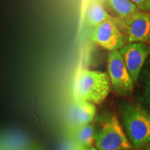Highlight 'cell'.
Wrapping results in <instances>:
<instances>
[{
  "label": "cell",
  "instance_id": "30bf717a",
  "mask_svg": "<svg viewBox=\"0 0 150 150\" xmlns=\"http://www.w3.org/2000/svg\"><path fill=\"white\" fill-rule=\"evenodd\" d=\"M112 18L99 0H92L86 14V21L89 26L95 28L99 24Z\"/></svg>",
  "mask_w": 150,
  "mask_h": 150
},
{
  "label": "cell",
  "instance_id": "ac0fdd59",
  "mask_svg": "<svg viewBox=\"0 0 150 150\" xmlns=\"http://www.w3.org/2000/svg\"><path fill=\"white\" fill-rule=\"evenodd\" d=\"M2 150H6V149H4V148H3V149Z\"/></svg>",
  "mask_w": 150,
  "mask_h": 150
},
{
  "label": "cell",
  "instance_id": "ba28073f",
  "mask_svg": "<svg viewBox=\"0 0 150 150\" xmlns=\"http://www.w3.org/2000/svg\"><path fill=\"white\" fill-rule=\"evenodd\" d=\"M96 111V106L93 103L84 101L74 102L69 112L70 129L88 125L93 120Z\"/></svg>",
  "mask_w": 150,
  "mask_h": 150
},
{
  "label": "cell",
  "instance_id": "3957f363",
  "mask_svg": "<svg viewBox=\"0 0 150 150\" xmlns=\"http://www.w3.org/2000/svg\"><path fill=\"white\" fill-rule=\"evenodd\" d=\"M95 145L98 150H131L132 145L116 116L105 117L99 130L95 133Z\"/></svg>",
  "mask_w": 150,
  "mask_h": 150
},
{
  "label": "cell",
  "instance_id": "9a60e30c",
  "mask_svg": "<svg viewBox=\"0 0 150 150\" xmlns=\"http://www.w3.org/2000/svg\"><path fill=\"white\" fill-rule=\"evenodd\" d=\"M2 149H3V146H2V144H1V140H0V150H2Z\"/></svg>",
  "mask_w": 150,
  "mask_h": 150
},
{
  "label": "cell",
  "instance_id": "277c9868",
  "mask_svg": "<svg viewBox=\"0 0 150 150\" xmlns=\"http://www.w3.org/2000/svg\"><path fill=\"white\" fill-rule=\"evenodd\" d=\"M128 42H149L150 33V13L138 11L125 19H115Z\"/></svg>",
  "mask_w": 150,
  "mask_h": 150
},
{
  "label": "cell",
  "instance_id": "7a4b0ae2",
  "mask_svg": "<svg viewBox=\"0 0 150 150\" xmlns=\"http://www.w3.org/2000/svg\"><path fill=\"white\" fill-rule=\"evenodd\" d=\"M123 124L131 144L139 149L150 142V112L139 106L127 105L122 112Z\"/></svg>",
  "mask_w": 150,
  "mask_h": 150
},
{
  "label": "cell",
  "instance_id": "8fae6325",
  "mask_svg": "<svg viewBox=\"0 0 150 150\" xmlns=\"http://www.w3.org/2000/svg\"><path fill=\"white\" fill-rule=\"evenodd\" d=\"M105 1L119 19L128 18L139 11L130 0H105Z\"/></svg>",
  "mask_w": 150,
  "mask_h": 150
},
{
  "label": "cell",
  "instance_id": "6da1fadb",
  "mask_svg": "<svg viewBox=\"0 0 150 150\" xmlns=\"http://www.w3.org/2000/svg\"><path fill=\"white\" fill-rule=\"evenodd\" d=\"M108 73L83 70L76 78L73 90L74 102L84 101L94 104L104 102L110 91Z\"/></svg>",
  "mask_w": 150,
  "mask_h": 150
},
{
  "label": "cell",
  "instance_id": "52a82bcc",
  "mask_svg": "<svg viewBox=\"0 0 150 150\" xmlns=\"http://www.w3.org/2000/svg\"><path fill=\"white\" fill-rule=\"evenodd\" d=\"M133 81L136 82L150 52L144 42H128L119 50Z\"/></svg>",
  "mask_w": 150,
  "mask_h": 150
},
{
  "label": "cell",
  "instance_id": "2e32d148",
  "mask_svg": "<svg viewBox=\"0 0 150 150\" xmlns=\"http://www.w3.org/2000/svg\"><path fill=\"white\" fill-rule=\"evenodd\" d=\"M149 42H150V33H149Z\"/></svg>",
  "mask_w": 150,
  "mask_h": 150
},
{
  "label": "cell",
  "instance_id": "5b68a950",
  "mask_svg": "<svg viewBox=\"0 0 150 150\" xmlns=\"http://www.w3.org/2000/svg\"><path fill=\"white\" fill-rule=\"evenodd\" d=\"M107 69L110 85L115 93L120 95H129L134 88V81L119 50L109 52Z\"/></svg>",
  "mask_w": 150,
  "mask_h": 150
},
{
  "label": "cell",
  "instance_id": "5bb4252c",
  "mask_svg": "<svg viewBox=\"0 0 150 150\" xmlns=\"http://www.w3.org/2000/svg\"><path fill=\"white\" fill-rule=\"evenodd\" d=\"M72 150H98V149L93 147H80V146L76 145Z\"/></svg>",
  "mask_w": 150,
  "mask_h": 150
},
{
  "label": "cell",
  "instance_id": "4fadbf2b",
  "mask_svg": "<svg viewBox=\"0 0 150 150\" xmlns=\"http://www.w3.org/2000/svg\"><path fill=\"white\" fill-rule=\"evenodd\" d=\"M145 97L147 102L150 104V74L148 76L147 83H146V90H145Z\"/></svg>",
  "mask_w": 150,
  "mask_h": 150
},
{
  "label": "cell",
  "instance_id": "e0dca14e",
  "mask_svg": "<svg viewBox=\"0 0 150 150\" xmlns=\"http://www.w3.org/2000/svg\"><path fill=\"white\" fill-rule=\"evenodd\" d=\"M147 150H150V147H149V148H147Z\"/></svg>",
  "mask_w": 150,
  "mask_h": 150
},
{
  "label": "cell",
  "instance_id": "7c38bea8",
  "mask_svg": "<svg viewBox=\"0 0 150 150\" xmlns=\"http://www.w3.org/2000/svg\"><path fill=\"white\" fill-rule=\"evenodd\" d=\"M136 6L138 10L150 13V0H130Z\"/></svg>",
  "mask_w": 150,
  "mask_h": 150
},
{
  "label": "cell",
  "instance_id": "9c48e42d",
  "mask_svg": "<svg viewBox=\"0 0 150 150\" xmlns=\"http://www.w3.org/2000/svg\"><path fill=\"white\" fill-rule=\"evenodd\" d=\"M70 140L80 147H90L95 144V131L91 124L70 129Z\"/></svg>",
  "mask_w": 150,
  "mask_h": 150
},
{
  "label": "cell",
  "instance_id": "8992f818",
  "mask_svg": "<svg viewBox=\"0 0 150 150\" xmlns=\"http://www.w3.org/2000/svg\"><path fill=\"white\" fill-rule=\"evenodd\" d=\"M91 38L95 44L109 52L120 50L126 44L127 41L126 37L114 18L106 20L93 28Z\"/></svg>",
  "mask_w": 150,
  "mask_h": 150
}]
</instances>
